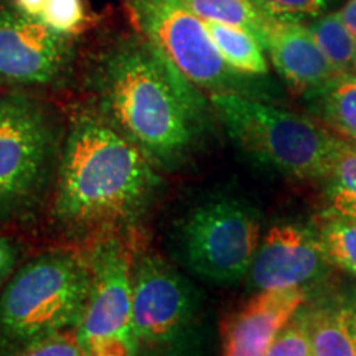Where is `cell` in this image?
Here are the masks:
<instances>
[{"instance_id": "1", "label": "cell", "mask_w": 356, "mask_h": 356, "mask_svg": "<svg viewBox=\"0 0 356 356\" xmlns=\"http://www.w3.org/2000/svg\"><path fill=\"white\" fill-rule=\"evenodd\" d=\"M163 178L139 147L99 113H79L65 136L50 215L68 238L88 244L136 238Z\"/></svg>"}, {"instance_id": "2", "label": "cell", "mask_w": 356, "mask_h": 356, "mask_svg": "<svg viewBox=\"0 0 356 356\" xmlns=\"http://www.w3.org/2000/svg\"><path fill=\"white\" fill-rule=\"evenodd\" d=\"M99 114L159 170H178L207 129V99L147 38L114 44L95 76Z\"/></svg>"}, {"instance_id": "3", "label": "cell", "mask_w": 356, "mask_h": 356, "mask_svg": "<svg viewBox=\"0 0 356 356\" xmlns=\"http://www.w3.org/2000/svg\"><path fill=\"white\" fill-rule=\"evenodd\" d=\"M88 292L86 249H50L22 262L0 292V356L78 330Z\"/></svg>"}, {"instance_id": "4", "label": "cell", "mask_w": 356, "mask_h": 356, "mask_svg": "<svg viewBox=\"0 0 356 356\" xmlns=\"http://www.w3.org/2000/svg\"><path fill=\"white\" fill-rule=\"evenodd\" d=\"M65 136L37 97L20 91L0 96V225L37 221L55 190Z\"/></svg>"}, {"instance_id": "5", "label": "cell", "mask_w": 356, "mask_h": 356, "mask_svg": "<svg viewBox=\"0 0 356 356\" xmlns=\"http://www.w3.org/2000/svg\"><path fill=\"white\" fill-rule=\"evenodd\" d=\"M229 137L257 162L296 180H327L346 140L304 115L243 95H213Z\"/></svg>"}, {"instance_id": "6", "label": "cell", "mask_w": 356, "mask_h": 356, "mask_svg": "<svg viewBox=\"0 0 356 356\" xmlns=\"http://www.w3.org/2000/svg\"><path fill=\"white\" fill-rule=\"evenodd\" d=\"M202 297L180 270L132 241V328L144 356H203Z\"/></svg>"}, {"instance_id": "7", "label": "cell", "mask_w": 356, "mask_h": 356, "mask_svg": "<svg viewBox=\"0 0 356 356\" xmlns=\"http://www.w3.org/2000/svg\"><path fill=\"white\" fill-rule=\"evenodd\" d=\"M134 24L184 76L213 95L256 97V76L226 63L204 20L184 0H126Z\"/></svg>"}, {"instance_id": "8", "label": "cell", "mask_w": 356, "mask_h": 356, "mask_svg": "<svg viewBox=\"0 0 356 356\" xmlns=\"http://www.w3.org/2000/svg\"><path fill=\"white\" fill-rule=\"evenodd\" d=\"M254 204L233 195H215L186 213L178 226V248L186 267L216 284L246 277L262 239Z\"/></svg>"}, {"instance_id": "9", "label": "cell", "mask_w": 356, "mask_h": 356, "mask_svg": "<svg viewBox=\"0 0 356 356\" xmlns=\"http://www.w3.org/2000/svg\"><path fill=\"white\" fill-rule=\"evenodd\" d=\"M136 238L113 236L88 244L89 292L76 330L86 356L137 355L132 328V241Z\"/></svg>"}, {"instance_id": "10", "label": "cell", "mask_w": 356, "mask_h": 356, "mask_svg": "<svg viewBox=\"0 0 356 356\" xmlns=\"http://www.w3.org/2000/svg\"><path fill=\"white\" fill-rule=\"evenodd\" d=\"M70 60V37L17 8H0V83L48 86L63 76Z\"/></svg>"}, {"instance_id": "11", "label": "cell", "mask_w": 356, "mask_h": 356, "mask_svg": "<svg viewBox=\"0 0 356 356\" xmlns=\"http://www.w3.org/2000/svg\"><path fill=\"white\" fill-rule=\"evenodd\" d=\"M328 264L314 229L297 222H279L262 236L249 267V287L257 292L302 287L318 279Z\"/></svg>"}, {"instance_id": "12", "label": "cell", "mask_w": 356, "mask_h": 356, "mask_svg": "<svg viewBox=\"0 0 356 356\" xmlns=\"http://www.w3.org/2000/svg\"><path fill=\"white\" fill-rule=\"evenodd\" d=\"M261 44L277 73L297 95L309 97L341 76L300 20L266 17Z\"/></svg>"}, {"instance_id": "13", "label": "cell", "mask_w": 356, "mask_h": 356, "mask_svg": "<svg viewBox=\"0 0 356 356\" xmlns=\"http://www.w3.org/2000/svg\"><path fill=\"white\" fill-rule=\"evenodd\" d=\"M302 287L257 292L222 327V356H266L284 327L305 305Z\"/></svg>"}, {"instance_id": "14", "label": "cell", "mask_w": 356, "mask_h": 356, "mask_svg": "<svg viewBox=\"0 0 356 356\" xmlns=\"http://www.w3.org/2000/svg\"><path fill=\"white\" fill-rule=\"evenodd\" d=\"M300 314L314 356H356V299L335 297Z\"/></svg>"}, {"instance_id": "15", "label": "cell", "mask_w": 356, "mask_h": 356, "mask_svg": "<svg viewBox=\"0 0 356 356\" xmlns=\"http://www.w3.org/2000/svg\"><path fill=\"white\" fill-rule=\"evenodd\" d=\"M218 51L231 68L251 76H262L269 71L264 48L259 40L241 26L204 22Z\"/></svg>"}, {"instance_id": "16", "label": "cell", "mask_w": 356, "mask_h": 356, "mask_svg": "<svg viewBox=\"0 0 356 356\" xmlns=\"http://www.w3.org/2000/svg\"><path fill=\"white\" fill-rule=\"evenodd\" d=\"M309 97L323 121L356 145V74L338 76Z\"/></svg>"}, {"instance_id": "17", "label": "cell", "mask_w": 356, "mask_h": 356, "mask_svg": "<svg viewBox=\"0 0 356 356\" xmlns=\"http://www.w3.org/2000/svg\"><path fill=\"white\" fill-rule=\"evenodd\" d=\"M325 218L356 221V145L348 142L340 150L327 177Z\"/></svg>"}, {"instance_id": "18", "label": "cell", "mask_w": 356, "mask_h": 356, "mask_svg": "<svg viewBox=\"0 0 356 356\" xmlns=\"http://www.w3.org/2000/svg\"><path fill=\"white\" fill-rule=\"evenodd\" d=\"M307 26L338 74H356V38L346 29L340 13L317 17Z\"/></svg>"}, {"instance_id": "19", "label": "cell", "mask_w": 356, "mask_h": 356, "mask_svg": "<svg viewBox=\"0 0 356 356\" xmlns=\"http://www.w3.org/2000/svg\"><path fill=\"white\" fill-rule=\"evenodd\" d=\"M184 2L202 20L241 26L261 42L266 15H262L249 0H184Z\"/></svg>"}, {"instance_id": "20", "label": "cell", "mask_w": 356, "mask_h": 356, "mask_svg": "<svg viewBox=\"0 0 356 356\" xmlns=\"http://www.w3.org/2000/svg\"><path fill=\"white\" fill-rule=\"evenodd\" d=\"M317 234L328 262L356 277V221L323 216Z\"/></svg>"}, {"instance_id": "21", "label": "cell", "mask_w": 356, "mask_h": 356, "mask_svg": "<svg viewBox=\"0 0 356 356\" xmlns=\"http://www.w3.org/2000/svg\"><path fill=\"white\" fill-rule=\"evenodd\" d=\"M40 19L55 32L71 37L86 24L84 0H48Z\"/></svg>"}, {"instance_id": "22", "label": "cell", "mask_w": 356, "mask_h": 356, "mask_svg": "<svg viewBox=\"0 0 356 356\" xmlns=\"http://www.w3.org/2000/svg\"><path fill=\"white\" fill-rule=\"evenodd\" d=\"M262 15L270 19H317L332 0H249Z\"/></svg>"}, {"instance_id": "23", "label": "cell", "mask_w": 356, "mask_h": 356, "mask_svg": "<svg viewBox=\"0 0 356 356\" xmlns=\"http://www.w3.org/2000/svg\"><path fill=\"white\" fill-rule=\"evenodd\" d=\"M266 356H314L310 346L309 330L300 310L279 333Z\"/></svg>"}, {"instance_id": "24", "label": "cell", "mask_w": 356, "mask_h": 356, "mask_svg": "<svg viewBox=\"0 0 356 356\" xmlns=\"http://www.w3.org/2000/svg\"><path fill=\"white\" fill-rule=\"evenodd\" d=\"M13 356H86L79 343L76 330L58 333L37 343L26 346L20 353Z\"/></svg>"}, {"instance_id": "25", "label": "cell", "mask_w": 356, "mask_h": 356, "mask_svg": "<svg viewBox=\"0 0 356 356\" xmlns=\"http://www.w3.org/2000/svg\"><path fill=\"white\" fill-rule=\"evenodd\" d=\"M22 257H24V248L19 239L0 231V292L7 286L13 273L19 269Z\"/></svg>"}, {"instance_id": "26", "label": "cell", "mask_w": 356, "mask_h": 356, "mask_svg": "<svg viewBox=\"0 0 356 356\" xmlns=\"http://www.w3.org/2000/svg\"><path fill=\"white\" fill-rule=\"evenodd\" d=\"M48 0H13V6L22 13L29 17H42V12Z\"/></svg>"}, {"instance_id": "27", "label": "cell", "mask_w": 356, "mask_h": 356, "mask_svg": "<svg viewBox=\"0 0 356 356\" xmlns=\"http://www.w3.org/2000/svg\"><path fill=\"white\" fill-rule=\"evenodd\" d=\"M340 17L341 20L345 22L346 29H348L351 35L356 38V0H348V3L341 8Z\"/></svg>"}, {"instance_id": "28", "label": "cell", "mask_w": 356, "mask_h": 356, "mask_svg": "<svg viewBox=\"0 0 356 356\" xmlns=\"http://www.w3.org/2000/svg\"><path fill=\"white\" fill-rule=\"evenodd\" d=\"M136 356H144V355H139V353H137V355H136Z\"/></svg>"}, {"instance_id": "29", "label": "cell", "mask_w": 356, "mask_h": 356, "mask_svg": "<svg viewBox=\"0 0 356 356\" xmlns=\"http://www.w3.org/2000/svg\"><path fill=\"white\" fill-rule=\"evenodd\" d=\"M0 228H2V225H0Z\"/></svg>"}]
</instances>
